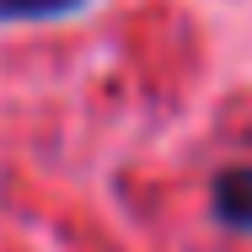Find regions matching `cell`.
I'll list each match as a JSON object with an SVG mask.
<instances>
[{
	"label": "cell",
	"instance_id": "obj_2",
	"mask_svg": "<svg viewBox=\"0 0 252 252\" xmlns=\"http://www.w3.org/2000/svg\"><path fill=\"white\" fill-rule=\"evenodd\" d=\"M81 0H0V22H32V16H64Z\"/></svg>",
	"mask_w": 252,
	"mask_h": 252
},
{
	"label": "cell",
	"instance_id": "obj_1",
	"mask_svg": "<svg viewBox=\"0 0 252 252\" xmlns=\"http://www.w3.org/2000/svg\"><path fill=\"white\" fill-rule=\"evenodd\" d=\"M215 215L231 231H252V166H231L215 177Z\"/></svg>",
	"mask_w": 252,
	"mask_h": 252
}]
</instances>
